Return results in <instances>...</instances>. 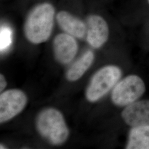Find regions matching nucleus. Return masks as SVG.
Wrapping results in <instances>:
<instances>
[{
  "label": "nucleus",
  "instance_id": "obj_1",
  "mask_svg": "<svg viewBox=\"0 0 149 149\" xmlns=\"http://www.w3.org/2000/svg\"><path fill=\"white\" fill-rule=\"evenodd\" d=\"M55 10L53 6L43 3L30 12L24 24L25 36L31 43L39 44L46 42L53 31Z\"/></svg>",
  "mask_w": 149,
  "mask_h": 149
},
{
  "label": "nucleus",
  "instance_id": "obj_2",
  "mask_svg": "<svg viewBox=\"0 0 149 149\" xmlns=\"http://www.w3.org/2000/svg\"><path fill=\"white\" fill-rule=\"evenodd\" d=\"M36 126L39 135L54 146L63 145L69 138V130L64 116L55 108H48L40 112Z\"/></svg>",
  "mask_w": 149,
  "mask_h": 149
},
{
  "label": "nucleus",
  "instance_id": "obj_3",
  "mask_svg": "<svg viewBox=\"0 0 149 149\" xmlns=\"http://www.w3.org/2000/svg\"><path fill=\"white\" fill-rule=\"evenodd\" d=\"M121 76V70L114 65H108L98 70L87 87V100L95 102L101 100L117 84Z\"/></svg>",
  "mask_w": 149,
  "mask_h": 149
},
{
  "label": "nucleus",
  "instance_id": "obj_4",
  "mask_svg": "<svg viewBox=\"0 0 149 149\" xmlns=\"http://www.w3.org/2000/svg\"><path fill=\"white\" fill-rule=\"evenodd\" d=\"M145 85L137 75L132 74L118 82L111 95L113 103L118 106H127L144 94Z\"/></svg>",
  "mask_w": 149,
  "mask_h": 149
},
{
  "label": "nucleus",
  "instance_id": "obj_5",
  "mask_svg": "<svg viewBox=\"0 0 149 149\" xmlns=\"http://www.w3.org/2000/svg\"><path fill=\"white\" fill-rule=\"evenodd\" d=\"M28 98L18 89L6 91L0 95V123H4L21 113L26 106Z\"/></svg>",
  "mask_w": 149,
  "mask_h": 149
},
{
  "label": "nucleus",
  "instance_id": "obj_6",
  "mask_svg": "<svg viewBox=\"0 0 149 149\" xmlns=\"http://www.w3.org/2000/svg\"><path fill=\"white\" fill-rule=\"evenodd\" d=\"M86 38L93 48H101L106 43L109 37V27L101 16L92 15L87 19Z\"/></svg>",
  "mask_w": 149,
  "mask_h": 149
},
{
  "label": "nucleus",
  "instance_id": "obj_7",
  "mask_svg": "<svg viewBox=\"0 0 149 149\" xmlns=\"http://www.w3.org/2000/svg\"><path fill=\"white\" fill-rule=\"evenodd\" d=\"M53 50L55 58L59 63L68 64L74 59L78 45L74 37L67 33H61L54 40Z\"/></svg>",
  "mask_w": 149,
  "mask_h": 149
},
{
  "label": "nucleus",
  "instance_id": "obj_8",
  "mask_svg": "<svg viewBox=\"0 0 149 149\" xmlns=\"http://www.w3.org/2000/svg\"><path fill=\"white\" fill-rule=\"evenodd\" d=\"M122 117L132 127L149 125V100L134 102L126 106Z\"/></svg>",
  "mask_w": 149,
  "mask_h": 149
},
{
  "label": "nucleus",
  "instance_id": "obj_9",
  "mask_svg": "<svg viewBox=\"0 0 149 149\" xmlns=\"http://www.w3.org/2000/svg\"><path fill=\"white\" fill-rule=\"evenodd\" d=\"M56 21L66 33L74 38L81 39L86 34V24L67 11L59 12L56 16Z\"/></svg>",
  "mask_w": 149,
  "mask_h": 149
},
{
  "label": "nucleus",
  "instance_id": "obj_10",
  "mask_svg": "<svg viewBox=\"0 0 149 149\" xmlns=\"http://www.w3.org/2000/svg\"><path fill=\"white\" fill-rule=\"evenodd\" d=\"M95 59L93 52L88 50L77 60L68 70L66 77L71 82L79 80L90 68Z\"/></svg>",
  "mask_w": 149,
  "mask_h": 149
},
{
  "label": "nucleus",
  "instance_id": "obj_11",
  "mask_svg": "<svg viewBox=\"0 0 149 149\" xmlns=\"http://www.w3.org/2000/svg\"><path fill=\"white\" fill-rule=\"evenodd\" d=\"M127 149H149V125L133 127L130 130Z\"/></svg>",
  "mask_w": 149,
  "mask_h": 149
},
{
  "label": "nucleus",
  "instance_id": "obj_12",
  "mask_svg": "<svg viewBox=\"0 0 149 149\" xmlns=\"http://www.w3.org/2000/svg\"><path fill=\"white\" fill-rule=\"evenodd\" d=\"M12 43V31L7 26H2L0 32V49L3 52L6 50Z\"/></svg>",
  "mask_w": 149,
  "mask_h": 149
},
{
  "label": "nucleus",
  "instance_id": "obj_13",
  "mask_svg": "<svg viewBox=\"0 0 149 149\" xmlns=\"http://www.w3.org/2000/svg\"><path fill=\"white\" fill-rule=\"evenodd\" d=\"M7 86V82L5 76L2 74H0V91L1 92L5 90Z\"/></svg>",
  "mask_w": 149,
  "mask_h": 149
},
{
  "label": "nucleus",
  "instance_id": "obj_14",
  "mask_svg": "<svg viewBox=\"0 0 149 149\" xmlns=\"http://www.w3.org/2000/svg\"><path fill=\"white\" fill-rule=\"evenodd\" d=\"M0 149H6V148H4V146H2V145L1 144V148H0Z\"/></svg>",
  "mask_w": 149,
  "mask_h": 149
},
{
  "label": "nucleus",
  "instance_id": "obj_15",
  "mask_svg": "<svg viewBox=\"0 0 149 149\" xmlns=\"http://www.w3.org/2000/svg\"><path fill=\"white\" fill-rule=\"evenodd\" d=\"M148 3H149V0H148Z\"/></svg>",
  "mask_w": 149,
  "mask_h": 149
}]
</instances>
